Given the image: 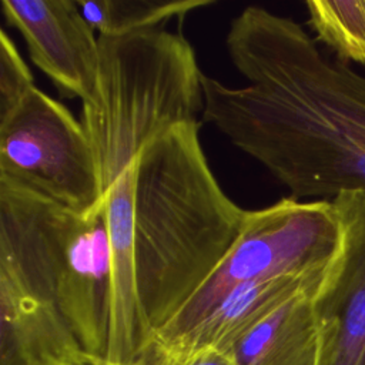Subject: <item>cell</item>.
<instances>
[{"label":"cell","instance_id":"1","mask_svg":"<svg viewBox=\"0 0 365 365\" xmlns=\"http://www.w3.org/2000/svg\"><path fill=\"white\" fill-rule=\"evenodd\" d=\"M225 47L248 81L202 74V118L295 200L365 194V76L325 57L295 20L248 6Z\"/></svg>","mask_w":365,"mask_h":365},{"label":"cell","instance_id":"2","mask_svg":"<svg viewBox=\"0 0 365 365\" xmlns=\"http://www.w3.org/2000/svg\"><path fill=\"white\" fill-rule=\"evenodd\" d=\"M198 125L187 121L168 127L135 161L133 272L153 336L218 267L247 215L212 174Z\"/></svg>","mask_w":365,"mask_h":365},{"label":"cell","instance_id":"3","mask_svg":"<svg viewBox=\"0 0 365 365\" xmlns=\"http://www.w3.org/2000/svg\"><path fill=\"white\" fill-rule=\"evenodd\" d=\"M0 275L51 302L83 351L107 358L113 251L103 198L78 214L0 182Z\"/></svg>","mask_w":365,"mask_h":365},{"label":"cell","instance_id":"4","mask_svg":"<svg viewBox=\"0 0 365 365\" xmlns=\"http://www.w3.org/2000/svg\"><path fill=\"white\" fill-rule=\"evenodd\" d=\"M342 222L329 200L292 197L247 211L234 244L205 282L154 336L164 348L188 334L235 288L279 275L327 272L342 247Z\"/></svg>","mask_w":365,"mask_h":365},{"label":"cell","instance_id":"5","mask_svg":"<svg viewBox=\"0 0 365 365\" xmlns=\"http://www.w3.org/2000/svg\"><path fill=\"white\" fill-rule=\"evenodd\" d=\"M0 182L78 214L101 201L96 158L81 121L40 88L0 121Z\"/></svg>","mask_w":365,"mask_h":365},{"label":"cell","instance_id":"6","mask_svg":"<svg viewBox=\"0 0 365 365\" xmlns=\"http://www.w3.org/2000/svg\"><path fill=\"white\" fill-rule=\"evenodd\" d=\"M342 222V247L314 295L317 365H365V194L331 200Z\"/></svg>","mask_w":365,"mask_h":365},{"label":"cell","instance_id":"7","mask_svg":"<svg viewBox=\"0 0 365 365\" xmlns=\"http://www.w3.org/2000/svg\"><path fill=\"white\" fill-rule=\"evenodd\" d=\"M1 14L61 96L91 97L100 76V43L77 0H3Z\"/></svg>","mask_w":365,"mask_h":365},{"label":"cell","instance_id":"8","mask_svg":"<svg viewBox=\"0 0 365 365\" xmlns=\"http://www.w3.org/2000/svg\"><path fill=\"white\" fill-rule=\"evenodd\" d=\"M86 355L51 302L0 275V365H73Z\"/></svg>","mask_w":365,"mask_h":365},{"label":"cell","instance_id":"9","mask_svg":"<svg viewBox=\"0 0 365 365\" xmlns=\"http://www.w3.org/2000/svg\"><path fill=\"white\" fill-rule=\"evenodd\" d=\"M327 272L314 275H279L244 284L230 292L188 334L168 346L150 348L148 351L161 354L190 352L200 348L230 351L234 342L255 324L297 292L319 284Z\"/></svg>","mask_w":365,"mask_h":365},{"label":"cell","instance_id":"10","mask_svg":"<svg viewBox=\"0 0 365 365\" xmlns=\"http://www.w3.org/2000/svg\"><path fill=\"white\" fill-rule=\"evenodd\" d=\"M319 284L288 298L235 341L230 348L235 362L238 365H317L318 322L314 295Z\"/></svg>","mask_w":365,"mask_h":365},{"label":"cell","instance_id":"11","mask_svg":"<svg viewBox=\"0 0 365 365\" xmlns=\"http://www.w3.org/2000/svg\"><path fill=\"white\" fill-rule=\"evenodd\" d=\"M214 3V0H77L90 26L104 37L161 29L171 19H181Z\"/></svg>","mask_w":365,"mask_h":365},{"label":"cell","instance_id":"12","mask_svg":"<svg viewBox=\"0 0 365 365\" xmlns=\"http://www.w3.org/2000/svg\"><path fill=\"white\" fill-rule=\"evenodd\" d=\"M308 23L339 61L365 64V0H309Z\"/></svg>","mask_w":365,"mask_h":365},{"label":"cell","instance_id":"13","mask_svg":"<svg viewBox=\"0 0 365 365\" xmlns=\"http://www.w3.org/2000/svg\"><path fill=\"white\" fill-rule=\"evenodd\" d=\"M36 88L34 77L11 37L0 31V121L7 118Z\"/></svg>","mask_w":365,"mask_h":365},{"label":"cell","instance_id":"14","mask_svg":"<svg viewBox=\"0 0 365 365\" xmlns=\"http://www.w3.org/2000/svg\"><path fill=\"white\" fill-rule=\"evenodd\" d=\"M141 359L147 365H238L230 351L215 348H200L180 354L148 351Z\"/></svg>","mask_w":365,"mask_h":365},{"label":"cell","instance_id":"15","mask_svg":"<svg viewBox=\"0 0 365 365\" xmlns=\"http://www.w3.org/2000/svg\"><path fill=\"white\" fill-rule=\"evenodd\" d=\"M73 365H118V364H113V362H108L107 359H103V358H97V356H91V355H86L83 356L80 361L74 362ZM130 365H147L144 359H140L134 364H130Z\"/></svg>","mask_w":365,"mask_h":365}]
</instances>
